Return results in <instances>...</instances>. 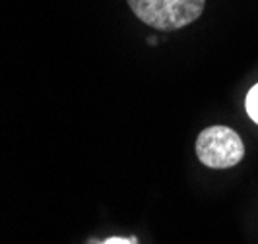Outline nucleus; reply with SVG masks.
I'll list each match as a JSON object with an SVG mask.
<instances>
[{"instance_id":"obj_1","label":"nucleus","mask_w":258,"mask_h":244,"mask_svg":"<svg viewBox=\"0 0 258 244\" xmlns=\"http://www.w3.org/2000/svg\"><path fill=\"white\" fill-rule=\"evenodd\" d=\"M130 10L146 26L159 31H175L196 22L206 0H126Z\"/></svg>"},{"instance_id":"obj_2","label":"nucleus","mask_w":258,"mask_h":244,"mask_svg":"<svg viewBox=\"0 0 258 244\" xmlns=\"http://www.w3.org/2000/svg\"><path fill=\"white\" fill-rule=\"evenodd\" d=\"M196 155L210 169H229L245 157V143L235 130L227 126H210L198 134Z\"/></svg>"},{"instance_id":"obj_3","label":"nucleus","mask_w":258,"mask_h":244,"mask_svg":"<svg viewBox=\"0 0 258 244\" xmlns=\"http://www.w3.org/2000/svg\"><path fill=\"white\" fill-rule=\"evenodd\" d=\"M246 113L258 124V84L246 95Z\"/></svg>"},{"instance_id":"obj_4","label":"nucleus","mask_w":258,"mask_h":244,"mask_svg":"<svg viewBox=\"0 0 258 244\" xmlns=\"http://www.w3.org/2000/svg\"><path fill=\"white\" fill-rule=\"evenodd\" d=\"M103 244H136L134 240H128V238H109L105 240Z\"/></svg>"}]
</instances>
